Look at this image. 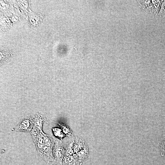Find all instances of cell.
I'll return each instance as SVG.
<instances>
[{
  "label": "cell",
  "instance_id": "6da1fadb",
  "mask_svg": "<svg viewBox=\"0 0 165 165\" xmlns=\"http://www.w3.org/2000/svg\"><path fill=\"white\" fill-rule=\"evenodd\" d=\"M64 153V149L60 144L57 142L54 150L53 155L55 161L58 164H61Z\"/></svg>",
  "mask_w": 165,
  "mask_h": 165
},
{
  "label": "cell",
  "instance_id": "7a4b0ae2",
  "mask_svg": "<svg viewBox=\"0 0 165 165\" xmlns=\"http://www.w3.org/2000/svg\"><path fill=\"white\" fill-rule=\"evenodd\" d=\"M32 126L28 120H24L20 123L19 125L14 129V131H29L32 129Z\"/></svg>",
  "mask_w": 165,
  "mask_h": 165
},
{
  "label": "cell",
  "instance_id": "3957f363",
  "mask_svg": "<svg viewBox=\"0 0 165 165\" xmlns=\"http://www.w3.org/2000/svg\"><path fill=\"white\" fill-rule=\"evenodd\" d=\"M159 147L161 151L162 156L165 155V138L162 140L159 145Z\"/></svg>",
  "mask_w": 165,
  "mask_h": 165
},
{
  "label": "cell",
  "instance_id": "277c9868",
  "mask_svg": "<svg viewBox=\"0 0 165 165\" xmlns=\"http://www.w3.org/2000/svg\"><path fill=\"white\" fill-rule=\"evenodd\" d=\"M87 151L86 149H84L81 150L80 152H79L78 154L79 156H80L81 157H84L87 155Z\"/></svg>",
  "mask_w": 165,
  "mask_h": 165
}]
</instances>
